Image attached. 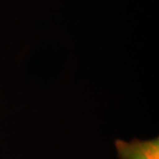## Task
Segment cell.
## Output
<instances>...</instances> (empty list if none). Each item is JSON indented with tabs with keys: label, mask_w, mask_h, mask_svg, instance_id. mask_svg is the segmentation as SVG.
<instances>
[{
	"label": "cell",
	"mask_w": 159,
	"mask_h": 159,
	"mask_svg": "<svg viewBox=\"0 0 159 159\" xmlns=\"http://www.w3.org/2000/svg\"><path fill=\"white\" fill-rule=\"evenodd\" d=\"M114 146L119 159H159V139H133L124 142L117 139Z\"/></svg>",
	"instance_id": "1"
}]
</instances>
